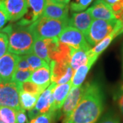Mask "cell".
<instances>
[{"instance_id": "3", "label": "cell", "mask_w": 123, "mask_h": 123, "mask_svg": "<svg viewBox=\"0 0 123 123\" xmlns=\"http://www.w3.org/2000/svg\"><path fill=\"white\" fill-rule=\"evenodd\" d=\"M68 19H54L41 17L30 25V28L36 38H57L62 31L68 26Z\"/></svg>"}, {"instance_id": "29", "label": "cell", "mask_w": 123, "mask_h": 123, "mask_svg": "<svg viewBox=\"0 0 123 123\" xmlns=\"http://www.w3.org/2000/svg\"><path fill=\"white\" fill-rule=\"evenodd\" d=\"M8 50V38L7 35L0 32V57L4 55Z\"/></svg>"}, {"instance_id": "12", "label": "cell", "mask_w": 123, "mask_h": 123, "mask_svg": "<svg viewBox=\"0 0 123 123\" xmlns=\"http://www.w3.org/2000/svg\"><path fill=\"white\" fill-rule=\"evenodd\" d=\"M68 4H59L46 0L43 17L54 19H68Z\"/></svg>"}, {"instance_id": "39", "label": "cell", "mask_w": 123, "mask_h": 123, "mask_svg": "<svg viewBox=\"0 0 123 123\" xmlns=\"http://www.w3.org/2000/svg\"><path fill=\"white\" fill-rule=\"evenodd\" d=\"M0 123H5L4 122V121H3V120L1 119V118H0Z\"/></svg>"}, {"instance_id": "2", "label": "cell", "mask_w": 123, "mask_h": 123, "mask_svg": "<svg viewBox=\"0 0 123 123\" xmlns=\"http://www.w3.org/2000/svg\"><path fill=\"white\" fill-rule=\"evenodd\" d=\"M1 32L8 36V51L10 53L18 55H25L33 52L36 38L30 25H23L17 22L5 27Z\"/></svg>"}, {"instance_id": "31", "label": "cell", "mask_w": 123, "mask_h": 123, "mask_svg": "<svg viewBox=\"0 0 123 123\" xmlns=\"http://www.w3.org/2000/svg\"><path fill=\"white\" fill-rule=\"evenodd\" d=\"M17 69L21 70H32L30 66L29 65L28 62H27L25 55H21L20 60L17 64Z\"/></svg>"}, {"instance_id": "14", "label": "cell", "mask_w": 123, "mask_h": 123, "mask_svg": "<svg viewBox=\"0 0 123 123\" xmlns=\"http://www.w3.org/2000/svg\"><path fill=\"white\" fill-rule=\"evenodd\" d=\"M92 22V18L88 10L73 13L68 20V26L73 27L81 31L84 34L88 31Z\"/></svg>"}, {"instance_id": "32", "label": "cell", "mask_w": 123, "mask_h": 123, "mask_svg": "<svg viewBox=\"0 0 123 123\" xmlns=\"http://www.w3.org/2000/svg\"><path fill=\"white\" fill-rule=\"evenodd\" d=\"M115 99L117 101L119 109L123 116V86L119 90L115 96Z\"/></svg>"}, {"instance_id": "34", "label": "cell", "mask_w": 123, "mask_h": 123, "mask_svg": "<svg viewBox=\"0 0 123 123\" xmlns=\"http://www.w3.org/2000/svg\"><path fill=\"white\" fill-rule=\"evenodd\" d=\"M99 123H120L119 120L113 114H106Z\"/></svg>"}, {"instance_id": "7", "label": "cell", "mask_w": 123, "mask_h": 123, "mask_svg": "<svg viewBox=\"0 0 123 123\" xmlns=\"http://www.w3.org/2000/svg\"><path fill=\"white\" fill-rule=\"evenodd\" d=\"M27 0H0V10L12 22L21 19L27 13Z\"/></svg>"}, {"instance_id": "21", "label": "cell", "mask_w": 123, "mask_h": 123, "mask_svg": "<svg viewBox=\"0 0 123 123\" xmlns=\"http://www.w3.org/2000/svg\"><path fill=\"white\" fill-rule=\"evenodd\" d=\"M33 52L36 55L43 59L49 65L51 62V60L49 56V50L44 39L36 38L33 46Z\"/></svg>"}, {"instance_id": "38", "label": "cell", "mask_w": 123, "mask_h": 123, "mask_svg": "<svg viewBox=\"0 0 123 123\" xmlns=\"http://www.w3.org/2000/svg\"><path fill=\"white\" fill-rule=\"evenodd\" d=\"M70 1V0H63V2H64V4H68V3H69Z\"/></svg>"}, {"instance_id": "25", "label": "cell", "mask_w": 123, "mask_h": 123, "mask_svg": "<svg viewBox=\"0 0 123 123\" xmlns=\"http://www.w3.org/2000/svg\"><path fill=\"white\" fill-rule=\"evenodd\" d=\"M25 57L33 71L41 67L49 66V65L46 62L43 60V59L40 58L39 57H38L37 55H36L35 54L31 53L29 55H25Z\"/></svg>"}, {"instance_id": "15", "label": "cell", "mask_w": 123, "mask_h": 123, "mask_svg": "<svg viewBox=\"0 0 123 123\" xmlns=\"http://www.w3.org/2000/svg\"><path fill=\"white\" fill-rule=\"evenodd\" d=\"M71 89V81L66 84L57 85L53 92V104L51 110L60 113V110Z\"/></svg>"}, {"instance_id": "16", "label": "cell", "mask_w": 123, "mask_h": 123, "mask_svg": "<svg viewBox=\"0 0 123 123\" xmlns=\"http://www.w3.org/2000/svg\"><path fill=\"white\" fill-rule=\"evenodd\" d=\"M88 54H89V60H88V64L86 65L80 66L79 68L75 70V73L73 75V77L71 79V88H75L81 86L90 68L92 67L94 63L98 59V56L92 54V53L90 52V50L88 51Z\"/></svg>"}, {"instance_id": "19", "label": "cell", "mask_w": 123, "mask_h": 123, "mask_svg": "<svg viewBox=\"0 0 123 123\" xmlns=\"http://www.w3.org/2000/svg\"><path fill=\"white\" fill-rule=\"evenodd\" d=\"M49 66L51 70V81L52 83L57 84V81L66 74L68 68L70 66V63L57 62L51 60Z\"/></svg>"}, {"instance_id": "9", "label": "cell", "mask_w": 123, "mask_h": 123, "mask_svg": "<svg viewBox=\"0 0 123 123\" xmlns=\"http://www.w3.org/2000/svg\"><path fill=\"white\" fill-rule=\"evenodd\" d=\"M21 55L6 53L0 57V79L3 81L11 80L14 72L17 70Z\"/></svg>"}, {"instance_id": "24", "label": "cell", "mask_w": 123, "mask_h": 123, "mask_svg": "<svg viewBox=\"0 0 123 123\" xmlns=\"http://www.w3.org/2000/svg\"><path fill=\"white\" fill-rule=\"evenodd\" d=\"M17 110L9 107L0 106V118L5 123H17Z\"/></svg>"}, {"instance_id": "36", "label": "cell", "mask_w": 123, "mask_h": 123, "mask_svg": "<svg viewBox=\"0 0 123 123\" xmlns=\"http://www.w3.org/2000/svg\"><path fill=\"white\" fill-rule=\"evenodd\" d=\"M41 115L40 114V112L38 110L36 109L35 107H34L33 109H31L28 111V116L30 118V120L35 118L36 117H38V116Z\"/></svg>"}, {"instance_id": "40", "label": "cell", "mask_w": 123, "mask_h": 123, "mask_svg": "<svg viewBox=\"0 0 123 123\" xmlns=\"http://www.w3.org/2000/svg\"></svg>"}, {"instance_id": "23", "label": "cell", "mask_w": 123, "mask_h": 123, "mask_svg": "<svg viewBox=\"0 0 123 123\" xmlns=\"http://www.w3.org/2000/svg\"><path fill=\"white\" fill-rule=\"evenodd\" d=\"M19 87L21 91L27 92L31 94L38 97H39L40 94L47 88L44 86H38L30 81H27L23 83H19Z\"/></svg>"}, {"instance_id": "27", "label": "cell", "mask_w": 123, "mask_h": 123, "mask_svg": "<svg viewBox=\"0 0 123 123\" xmlns=\"http://www.w3.org/2000/svg\"><path fill=\"white\" fill-rule=\"evenodd\" d=\"M92 1L93 0H72L69 5V8L72 12H79L87 8Z\"/></svg>"}, {"instance_id": "22", "label": "cell", "mask_w": 123, "mask_h": 123, "mask_svg": "<svg viewBox=\"0 0 123 123\" xmlns=\"http://www.w3.org/2000/svg\"><path fill=\"white\" fill-rule=\"evenodd\" d=\"M38 97H39L31 94L30 93L21 91L19 94V101L21 107L23 110L28 111L33 109L35 107Z\"/></svg>"}, {"instance_id": "6", "label": "cell", "mask_w": 123, "mask_h": 123, "mask_svg": "<svg viewBox=\"0 0 123 123\" xmlns=\"http://www.w3.org/2000/svg\"><path fill=\"white\" fill-rule=\"evenodd\" d=\"M59 42L69 46L75 50L89 51L92 47L86 41L84 34L77 29L67 26L58 36Z\"/></svg>"}, {"instance_id": "13", "label": "cell", "mask_w": 123, "mask_h": 123, "mask_svg": "<svg viewBox=\"0 0 123 123\" xmlns=\"http://www.w3.org/2000/svg\"><path fill=\"white\" fill-rule=\"evenodd\" d=\"M57 84L52 83L38 97L34 107L39 111L40 114L48 113L51 110L53 104V92Z\"/></svg>"}, {"instance_id": "35", "label": "cell", "mask_w": 123, "mask_h": 123, "mask_svg": "<svg viewBox=\"0 0 123 123\" xmlns=\"http://www.w3.org/2000/svg\"><path fill=\"white\" fill-rule=\"evenodd\" d=\"M8 21V18L6 15V14L0 10V30H1L4 28V25Z\"/></svg>"}, {"instance_id": "26", "label": "cell", "mask_w": 123, "mask_h": 123, "mask_svg": "<svg viewBox=\"0 0 123 123\" xmlns=\"http://www.w3.org/2000/svg\"><path fill=\"white\" fill-rule=\"evenodd\" d=\"M60 113L51 110L48 113L41 114L35 118L31 120L28 123H53Z\"/></svg>"}, {"instance_id": "41", "label": "cell", "mask_w": 123, "mask_h": 123, "mask_svg": "<svg viewBox=\"0 0 123 123\" xmlns=\"http://www.w3.org/2000/svg\"><path fill=\"white\" fill-rule=\"evenodd\" d=\"M0 81H1V79H0Z\"/></svg>"}, {"instance_id": "4", "label": "cell", "mask_w": 123, "mask_h": 123, "mask_svg": "<svg viewBox=\"0 0 123 123\" xmlns=\"http://www.w3.org/2000/svg\"><path fill=\"white\" fill-rule=\"evenodd\" d=\"M118 28H123V23L117 18L109 21L94 19L84 36L88 44L94 47Z\"/></svg>"}, {"instance_id": "1", "label": "cell", "mask_w": 123, "mask_h": 123, "mask_svg": "<svg viewBox=\"0 0 123 123\" xmlns=\"http://www.w3.org/2000/svg\"><path fill=\"white\" fill-rule=\"evenodd\" d=\"M104 94L101 85L93 81L85 90L72 115V123H96L104 110Z\"/></svg>"}, {"instance_id": "28", "label": "cell", "mask_w": 123, "mask_h": 123, "mask_svg": "<svg viewBox=\"0 0 123 123\" xmlns=\"http://www.w3.org/2000/svg\"><path fill=\"white\" fill-rule=\"evenodd\" d=\"M32 72V70H21L17 69L11 80L17 83H23L27 81H30Z\"/></svg>"}, {"instance_id": "30", "label": "cell", "mask_w": 123, "mask_h": 123, "mask_svg": "<svg viewBox=\"0 0 123 123\" xmlns=\"http://www.w3.org/2000/svg\"><path fill=\"white\" fill-rule=\"evenodd\" d=\"M73 73H74V70H73V68H71V66H70H70H69V67L68 68V69H67L66 74L64 75L61 79L57 81V85L66 84V83L70 81L72 77H73Z\"/></svg>"}, {"instance_id": "17", "label": "cell", "mask_w": 123, "mask_h": 123, "mask_svg": "<svg viewBox=\"0 0 123 123\" xmlns=\"http://www.w3.org/2000/svg\"><path fill=\"white\" fill-rule=\"evenodd\" d=\"M30 81L38 86L48 87L51 81L50 66L41 67L32 72Z\"/></svg>"}, {"instance_id": "33", "label": "cell", "mask_w": 123, "mask_h": 123, "mask_svg": "<svg viewBox=\"0 0 123 123\" xmlns=\"http://www.w3.org/2000/svg\"><path fill=\"white\" fill-rule=\"evenodd\" d=\"M17 123H28L25 110L21 109L17 111Z\"/></svg>"}, {"instance_id": "5", "label": "cell", "mask_w": 123, "mask_h": 123, "mask_svg": "<svg viewBox=\"0 0 123 123\" xmlns=\"http://www.w3.org/2000/svg\"><path fill=\"white\" fill-rule=\"evenodd\" d=\"M19 83L12 80L0 81V106L9 107L15 110L22 109L20 105Z\"/></svg>"}, {"instance_id": "37", "label": "cell", "mask_w": 123, "mask_h": 123, "mask_svg": "<svg viewBox=\"0 0 123 123\" xmlns=\"http://www.w3.org/2000/svg\"><path fill=\"white\" fill-rule=\"evenodd\" d=\"M53 3H55V4H64V2H63V0H50Z\"/></svg>"}, {"instance_id": "8", "label": "cell", "mask_w": 123, "mask_h": 123, "mask_svg": "<svg viewBox=\"0 0 123 123\" xmlns=\"http://www.w3.org/2000/svg\"><path fill=\"white\" fill-rule=\"evenodd\" d=\"M84 90L85 85L71 88L61 108L63 116L62 123H72V115L83 96Z\"/></svg>"}, {"instance_id": "11", "label": "cell", "mask_w": 123, "mask_h": 123, "mask_svg": "<svg viewBox=\"0 0 123 123\" xmlns=\"http://www.w3.org/2000/svg\"><path fill=\"white\" fill-rule=\"evenodd\" d=\"M87 10L94 19L109 21L116 18L111 6L105 0H97Z\"/></svg>"}, {"instance_id": "20", "label": "cell", "mask_w": 123, "mask_h": 123, "mask_svg": "<svg viewBox=\"0 0 123 123\" xmlns=\"http://www.w3.org/2000/svg\"><path fill=\"white\" fill-rule=\"evenodd\" d=\"M122 33H123V28H118V29L115 30L112 33L110 34V35L107 36L103 40H101L98 44H97L96 46H94V48L91 49L90 52L93 55H97L98 57L99 55L103 53L106 49L108 47V46L111 43V41L114 39L116 36L121 34Z\"/></svg>"}, {"instance_id": "10", "label": "cell", "mask_w": 123, "mask_h": 123, "mask_svg": "<svg viewBox=\"0 0 123 123\" xmlns=\"http://www.w3.org/2000/svg\"><path fill=\"white\" fill-rule=\"evenodd\" d=\"M27 2L28 6L27 12L18 22L23 25H30L42 17L46 0H27Z\"/></svg>"}, {"instance_id": "18", "label": "cell", "mask_w": 123, "mask_h": 123, "mask_svg": "<svg viewBox=\"0 0 123 123\" xmlns=\"http://www.w3.org/2000/svg\"><path fill=\"white\" fill-rule=\"evenodd\" d=\"M89 60L88 51L84 50H75L71 49V57H70V65L73 70H76L80 66L86 65Z\"/></svg>"}]
</instances>
